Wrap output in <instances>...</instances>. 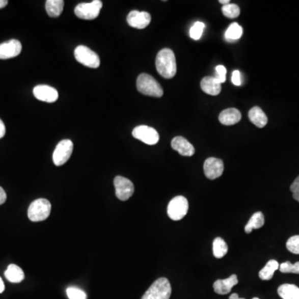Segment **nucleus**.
I'll list each match as a JSON object with an SVG mask.
<instances>
[{
    "mask_svg": "<svg viewBox=\"0 0 299 299\" xmlns=\"http://www.w3.org/2000/svg\"><path fill=\"white\" fill-rule=\"evenodd\" d=\"M158 73L164 78L171 79L176 74V60L175 53L170 48H164L158 52L155 59Z\"/></svg>",
    "mask_w": 299,
    "mask_h": 299,
    "instance_id": "f257e3e1",
    "label": "nucleus"
},
{
    "mask_svg": "<svg viewBox=\"0 0 299 299\" xmlns=\"http://www.w3.org/2000/svg\"><path fill=\"white\" fill-rule=\"evenodd\" d=\"M137 87L141 93L150 97H160L164 93L160 84L151 75L146 73L139 75L137 81Z\"/></svg>",
    "mask_w": 299,
    "mask_h": 299,
    "instance_id": "f03ea898",
    "label": "nucleus"
},
{
    "mask_svg": "<svg viewBox=\"0 0 299 299\" xmlns=\"http://www.w3.org/2000/svg\"><path fill=\"white\" fill-rule=\"evenodd\" d=\"M171 295V286L169 280L166 278H160L151 284L142 299H170Z\"/></svg>",
    "mask_w": 299,
    "mask_h": 299,
    "instance_id": "7ed1b4c3",
    "label": "nucleus"
},
{
    "mask_svg": "<svg viewBox=\"0 0 299 299\" xmlns=\"http://www.w3.org/2000/svg\"><path fill=\"white\" fill-rule=\"evenodd\" d=\"M51 204L46 199H38L30 204L28 216L33 222L43 221L48 218L51 213Z\"/></svg>",
    "mask_w": 299,
    "mask_h": 299,
    "instance_id": "20e7f679",
    "label": "nucleus"
},
{
    "mask_svg": "<svg viewBox=\"0 0 299 299\" xmlns=\"http://www.w3.org/2000/svg\"><path fill=\"white\" fill-rule=\"evenodd\" d=\"M188 209L189 203L187 199L184 196H178L170 201L167 207V214L172 221H180L186 215Z\"/></svg>",
    "mask_w": 299,
    "mask_h": 299,
    "instance_id": "39448f33",
    "label": "nucleus"
},
{
    "mask_svg": "<svg viewBox=\"0 0 299 299\" xmlns=\"http://www.w3.org/2000/svg\"><path fill=\"white\" fill-rule=\"evenodd\" d=\"M75 59L83 65L91 68H99L100 58L97 53L84 45H79L74 51Z\"/></svg>",
    "mask_w": 299,
    "mask_h": 299,
    "instance_id": "423d86ee",
    "label": "nucleus"
},
{
    "mask_svg": "<svg viewBox=\"0 0 299 299\" xmlns=\"http://www.w3.org/2000/svg\"><path fill=\"white\" fill-rule=\"evenodd\" d=\"M101 8L102 2L101 0H93L90 3L79 4L75 8L74 13L77 18L86 20H92L98 17Z\"/></svg>",
    "mask_w": 299,
    "mask_h": 299,
    "instance_id": "0eeeda50",
    "label": "nucleus"
},
{
    "mask_svg": "<svg viewBox=\"0 0 299 299\" xmlns=\"http://www.w3.org/2000/svg\"><path fill=\"white\" fill-rule=\"evenodd\" d=\"M73 151V143L70 140H63L57 145L52 160L57 167H61L69 160Z\"/></svg>",
    "mask_w": 299,
    "mask_h": 299,
    "instance_id": "6e6552de",
    "label": "nucleus"
},
{
    "mask_svg": "<svg viewBox=\"0 0 299 299\" xmlns=\"http://www.w3.org/2000/svg\"><path fill=\"white\" fill-rule=\"evenodd\" d=\"M133 138L139 140L141 142H144L145 144L153 146L157 144L160 135L155 129L151 126H137L132 130Z\"/></svg>",
    "mask_w": 299,
    "mask_h": 299,
    "instance_id": "1a4fd4ad",
    "label": "nucleus"
},
{
    "mask_svg": "<svg viewBox=\"0 0 299 299\" xmlns=\"http://www.w3.org/2000/svg\"><path fill=\"white\" fill-rule=\"evenodd\" d=\"M114 186L116 189V196L120 200L126 201L134 194V184L127 178L117 176L114 179Z\"/></svg>",
    "mask_w": 299,
    "mask_h": 299,
    "instance_id": "9d476101",
    "label": "nucleus"
},
{
    "mask_svg": "<svg viewBox=\"0 0 299 299\" xmlns=\"http://www.w3.org/2000/svg\"><path fill=\"white\" fill-rule=\"evenodd\" d=\"M204 172L209 180L221 177L224 172V162L218 158H208L204 164Z\"/></svg>",
    "mask_w": 299,
    "mask_h": 299,
    "instance_id": "9b49d317",
    "label": "nucleus"
},
{
    "mask_svg": "<svg viewBox=\"0 0 299 299\" xmlns=\"http://www.w3.org/2000/svg\"><path fill=\"white\" fill-rule=\"evenodd\" d=\"M126 21L130 27L135 28L138 30H143L151 23V16L147 12L133 10L130 12V14L127 16Z\"/></svg>",
    "mask_w": 299,
    "mask_h": 299,
    "instance_id": "f8f14e48",
    "label": "nucleus"
},
{
    "mask_svg": "<svg viewBox=\"0 0 299 299\" xmlns=\"http://www.w3.org/2000/svg\"><path fill=\"white\" fill-rule=\"evenodd\" d=\"M22 44L17 39H11L0 43V59L15 58L21 53Z\"/></svg>",
    "mask_w": 299,
    "mask_h": 299,
    "instance_id": "ddd939ff",
    "label": "nucleus"
},
{
    "mask_svg": "<svg viewBox=\"0 0 299 299\" xmlns=\"http://www.w3.org/2000/svg\"><path fill=\"white\" fill-rule=\"evenodd\" d=\"M34 97L39 101L52 103L59 98V92L55 88L47 85L36 86L34 88Z\"/></svg>",
    "mask_w": 299,
    "mask_h": 299,
    "instance_id": "4468645a",
    "label": "nucleus"
},
{
    "mask_svg": "<svg viewBox=\"0 0 299 299\" xmlns=\"http://www.w3.org/2000/svg\"><path fill=\"white\" fill-rule=\"evenodd\" d=\"M171 147L183 156H192L195 154V147L185 138L176 137L171 141Z\"/></svg>",
    "mask_w": 299,
    "mask_h": 299,
    "instance_id": "2eb2a0df",
    "label": "nucleus"
},
{
    "mask_svg": "<svg viewBox=\"0 0 299 299\" xmlns=\"http://www.w3.org/2000/svg\"><path fill=\"white\" fill-rule=\"evenodd\" d=\"M238 278L236 275H233L226 279H219L214 282V290L216 293L221 295H225L230 293L232 288L238 284Z\"/></svg>",
    "mask_w": 299,
    "mask_h": 299,
    "instance_id": "dca6fc26",
    "label": "nucleus"
},
{
    "mask_svg": "<svg viewBox=\"0 0 299 299\" xmlns=\"http://www.w3.org/2000/svg\"><path fill=\"white\" fill-rule=\"evenodd\" d=\"M241 113L236 108H228L223 111L219 116V120L223 125L232 126L238 123L241 120Z\"/></svg>",
    "mask_w": 299,
    "mask_h": 299,
    "instance_id": "f3484780",
    "label": "nucleus"
},
{
    "mask_svg": "<svg viewBox=\"0 0 299 299\" xmlns=\"http://www.w3.org/2000/svg\"><path fill=\"white\" fill-rule=\"evenodd\" d=\"M200 87L203 92L211 96H217L221 92V84L214 77H204L200 83Z\"/></svg>",
    "mask_w": 299,
    "mask_h": 299,
    "instance_id": "a211bd4d",
    "label": "nucleus"
},
{
    "mask_svg": "<svg viewBox=\"0 0 299 299\" xmlns=\"http://www.w3.org/2000/svg\"><path fill=\"white\" fill-rule=\"evenodd\" d=\"M249 118L250 122L259 128H263L268 123V117L259 106H254L252 109H250L249 112Z\"/></svg>",
    "mask_w": 299,
    "mask_h": 299,
    "instance_id": "6ab92c4d",
    "label": "nucleus"
},
{
    "mask_svg": "<svg viewBox=\"0 0 299 299\" xmlns=\"http://www.w3.org/2000/svg\"><path fill=\"white\" fill-rule=\"evenodd\" d=\"M5 278L8 279V281L14 283V284L20 283L24 279V273L23 270L15 264L9 265L5 272Z\"/></svg>",
    "mask_w": 299,
    "mask_h": 299,
    "instance_id": "aec40b11",
    "label": "nucleus"
},
{
    "mask_svg": "<svg viewBox=\"0 0 299 299\" xmlns=\"http://www.w3.org/2000/svg\"><path fill=\"white\" fill-rule=\"evenodd\" d=\"M278 293L283 299H299V288L293 284H283L278 288Z\"/></svg>",
    "mask_w": 299,
    "mask_h": 299,
    "instance_id": "412c9836",
    "label": "nucleus"
},
{
    "mask_svg": "<svg viewBox=\"0 0 299 299\" xmlns=\"http://www.w3.org/2000/svg\"><path fill=\"white\" fill-rule=\"evenodd\" d=\"M64 7L63 0H47L46 1L45 8L47 13L50 17L57 18L61 15Z\"/></svg>",
    "mask_w": 299,
    "mask_h": 299,
    "instance_id": "4be33fe9",
    "label": "nucleus"
},
{
    "mask_svg": "<svg viewBox=\"0 0 299 299\" xmlns=\"http://www.w3.org/2000/svg\"><path fill=\"white\" fill-rule=\"evenodd\" d=\"M264 225V216L262 212H256L253 214L244 228L246 234H250L253 230L260 229Z\"/></svg>",
    "mask_w": 299,
    "mask_h": 299,
    "instance_id": "5701e85b",
    "label": "nucleus"
},
{
    "mask_svg": "<svg viewBox=\"0 0 299 299\" xmlns=\"http://www.w3.org/2000/svg\"><path fill=\"white\" fill-rule=\"evenodd\" d=\"M279 268V263H278V261L274 260V259L269 260L266 263L264 268H262L259 273V278L262 280H270L275 275V271Z\"/></svg>",
    "mask_w": 299,
    "mask_h": 299,
    "instance_id": "b1692460",
    "label": "nucleus"
},
{
    "mask_svg": "<svg viewBox=\"0 0 299 299\" xmlns=\"http://www.w3.org/2000/svg\"><path fill=\"white\" fill-rule=\"evenodd\" d=\"M228 253V246L221 237H217L214 238L213 242V254L214 256L217 259H221L223 257L225 256Z\"/></svg>",
    "mask_w": 299,
    "mask_h": 299,
    "instance_id": "393cba45",
    "label": "nucleus"
},
{
    "mask_svg": "<svg viewBox=\"0 0 299 299\" xmlns=\"http://www.w3.org/2000/svg\"><path fill=\"white\" fill-rule=\"evenodd\" d=\"M242 34H243V29L240 25L237 23H233L225 32V39L230 42H233L240 39Z\"/></svg>",
    "mask_w": 299,
    "mask_h": 299,
    "instance_id": "a878e982",
    "label": "nucleus"
},
{
    "mask_svg": "<svg viewBox=\"0 0 299 299\" xmlns=\"http://www.w3.org/2000/svg\"><path fill=\"white\" fill-rule=\"evenodd\" d=\"M222 13L227 18H235L240 14V9L237 5L229 4V5L223 6Z\"/></svg>",
    "mask_w": 299,
    "mask_h": 299,
    "instance_id": "bb28decb",
    "label": "nucleus"
},
{
    "mask_svg": "<svg viewBox=\"0 0 299 299\" xmlns=\"http://www.w3.org/2000/svg\"><path fill=\"white\" fill-rule=\"evenodd\" d=\"M279 270L284 274H297L299 275V262L292 264L290 262H284L279 266Z\"/></svg>",
    "mask_w": 299,
    "mask_h": 299,
    "instance_id": "cd10ccee",
    "label": "nucleus"
},
{
    "mask_svg": "<svg viewBox=\"0 0 299 299\" xmlns=\"http://www.w3.org/2000/svg\"><path fill=\"white\" fill-rule=\"evenodd\" d=\"M204 29H205V23H203L202 22H196L189 30L191 38L194 40H199L202 36Z\"/></svg>",
    "mask_w": 299,
    "mask_h": 299,
    "instance_id": "c85d7f7f",
    "label": "nucleus"
},
{
    "mask_svg": "<svg viewBox=\"0 0 299 299\" xmlns=\"http://www.w3.org/2000/svg\"><path fill=\"white\" fill-rule=\"evenodd\" d=\"M286 247L292 254H299V235H294L288 238Z\"/></svg>",
    "mask_w": 299,
    "mask_h": 299,
    "instance_id": "c756f323",
    "label": "nucleus"
},
{
    "mask_svg": "<svg viewBox=\"0 0 299 299\" xmlns=\"http://www.w3.org/2000/svg\"><path fill=\"white\" fill-rule=\"evenodd\" d=\"M67 295L69 299H87V294L80 288L70 287L67 289Z\"/></svg>",
    "mask_w": 299,
    "mask_h": 299,
    "instance_id": "7c9ffc66",
    "label": "nucleus"
},
{
    "mask_svg": "<svg viewBox=\"0 0 299 299\" xmlns=\"http://www.w3.org/2000/svg\"><path fill=\"white\" fill-rule=\"evenodd\" d=\"M226 73H227V70H226L225 66H217L215 68V76H214V77L218 79L221 84H223V83L226 81Z\"/></svg>",
    "mask_w": 299,
    "mask_h": 299,
    "instance_id": "2f4dec72",
    "label": "nucleus"
},
{
    "mask_svg": "<svg viewBox=\"0 0 299 299\" xmlns=\"http://www.w3.org/2000/svg\"><path fill=\"white\" fill-rule=\"evenodd\" d=\"M290 191L292 193V197L295 200L299 202V176L295 179L294 181L291 184Z\"/></svg>",
    "mask_w": 299,
    "mask_h": 299,
    "instance_id": "473e14b6",
    "label": "nucleus"
},
{
    "mask_svg": "<svg viewBox=\"0 0 299 299\" xmlns=\"http://www.w3.org/2000/svg\"><path fill=\"white\" fill-rule=\"evenodd\" d=\"M232 83L235 86H240L242 84L241 73L238 70H235L232 73Z\"/></svg>",
    "mask_w": 299,
    "mask_h": 299,
    "instance_id": "72a5a7b5",
    "label": "nucleus"
},
{
    "mask_svg": "<svg viewBox=\"0 0 299 299\" xmlns=\"http://www.w3.org/2000/svg\"><path fill=\"white\" fill-rule=\"evenodd\" d=\"M7 200V195L5 193V189L0 186V205H3Z\"/></svg>",
    "mask_w": 299,
    "mask_h": 299,
    "instance_id": "f704fd0d",
    "label": "nucleus"
},
{
    "mask_svg": "<svg viewBox=\"0 0 299 299\" xmlns=\"http://www.w3.org/2000/svg\"><path fill=\"white\" fill-rule=\"evenodd\" d=\"M5 133H6V128H5V123L2 120L0 119V139L5 137Z\"/></svg>",
    "mask_w": 299,
    "mask_h": 299,
    "instance_id": "c9c22d12",
    "label": "nucleus"
},
{
    "mask_svg": "<svg viewBox=\"0 0 299 299\" xmlns=\"http://www.w3.org/2000/svg\"><path fill=\"white\" fill-rule=\"evenodd\" d=\"M8 1L7 0H0V9H4V8L6 7L8 5Z\"/></svg>",
    "mask_w": 299,
    "mask_h": 299,
    "instance_id": "e433bc0d",
    "label": "nucleus"
},
{
    "mask_svg": "<svg viewBox=\"0 0 299 299\" xmlns=\"http://www.w3.org/2000/svg\"><path fill=\"white\" fill-rule=\"evenodd\" d=\"M5 289V284H4V282H3L2 279L0 278V293H2Z\"/></svg>",
    "mask_w": 299,
    "mask_h": 299,
    "instance_id": "4c0bfd02",
    "label": "nucleus"
},
{
    "mask_svg": "<svg viewBox=\"0 0 299 299\" xmlns=\"http://www.w3.org/2000/svg\"><path fill=\"white\" fill-rule=\"evenodd\" d=\"M219 2H220V4H222V5H229V4H230V0H220Z\"/></svg>",
    "mask_w": 299,
    "mask_h": 299,
    "instance_id": "58836bf2",
    "label": "nucleus"
},
{
    "mask_svg": "<svg viewBox=\"0 0 299 299\" xmlns=\"http://www.w3.org/2000/svg\"><path fill=\"white\" fill-rule=\"evenodd\" d=\"M230 299H244V298H241V297H238V295L237 293H233L230 297Z\"/></svg>",
    "mask_w": 299,
    "mask_h": 299,
    "instance_id": "ea45409f",
    "label": "nucleus"
},
{
    "mask_svg": "<svg viewBox=\"0 0 299 299\" xmlns=\"http://www.w3.org/2000/svg\"><path fill=\"white\" fill-rule=\"evenodd\" d=\"M253 299H259V298H258V297H254V298H253Z\"/></svg>",
    "mask_w": 299,
    "mask_h": 299,
    "instance_id": "a19ab883",
    "label": "nucleus"
}]
</instances>
